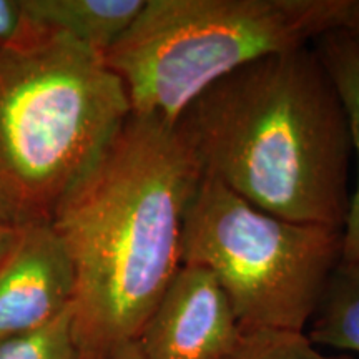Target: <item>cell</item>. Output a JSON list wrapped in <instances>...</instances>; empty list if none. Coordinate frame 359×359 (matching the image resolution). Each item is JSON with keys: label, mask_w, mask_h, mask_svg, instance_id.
Wrapping results in <instances>:
<instances>
[{"label": "cell", "mask_w": 359, "mask_h": 359, "mask_svg": "<svg viewBox=\"0 0 359 359\" xmlns=\"http://www.w3.org/2000/svg\"><path fill=\"white\" fill-rule=\"evenodd\" d=\"M336 30H343L354 42L359 43V0H344L339 25Z\"/></svg>", "instance_id": "cell-16"}, {"label": "cell", "mask_w": 359, "mask_h": 359, "mask_svg": "<svg viewBox=\"0 0 359 359\" xmlns=\"http://www.w3.org/2000/svg\"><path fill=\"white\" fill-rule=\"evenodd\" d=\"M175 127L201 172L264 212L343 231L353 143L339 93L311 45L215 82Z\"/></svg>", "instance_id": "cell-2"}, {"label": "cell", "mask_w": 359, "mask_h": 359, "mask_svg": "<svg viewBox=\"0 0 359 359\" xmlns=\"http://www.w3.org/2000/svg\"><path fill=\"white\" fill-rule=\"evenodd\" d=\"M341 257V230L276 217L206 175L188 206L182 264L217 278L243 331L304 333Z\"/></svg>", "instance_id": "cell-5"}, {"label": "cell", "mask_w": 359, "mask_h": 359, "mask_svg": "<svg viewBox=\"0 0 359 359\" xmlns=\"http://www.w3.org/2000/svg\"><path fill=\"white\" fill-rule=\"evenodd\" d=\"M344 0H145L103 55L133 115L175 125L200 93L258 58L311 45Z\"/></svg>", "instance_id": "cell-4"}, {"label": "cell", "mask_w": 359, "mask_h": 359, "mask_svg": "<svg viewBox=\"0 0 359 359\" xmlns=\"http://www.w3.org/2000/svg\"><path fill=\"white\" fill-rule=\"evenodd\" d=\"M72 308L30 333L0 341V359H79Z\"/></svg>", "instance_id": "cell-12"}, {"label": "cell", "mask_w": 359, "mask_h": 359, "mask_svg": "<svg viewBox=\"0 0 359 359\" xmlns=\"http://www.w3.org/2000/svg\"><path fill=\"white\" fill-rule=\"evenodd\" d=\"M39 32L27 19L22 0H0V50L24 43Z\"/></svg>", "instance_id": "cell-13"}, {"label": "cell", "mask_w": 359, "mask_h": 359, "mask_svg": "<svg viewBox=\"0 0 359 359\" xmlns=\"http://www.w3.org/2000/svg\"><path fill=\"white\" fill-rule=\"evenodd\" d=\"M40 30L65 35L105 55L142 12L145 0H22Z\"/></svg>", "instance_id": "cell-8"}, {"label": "cell", "mask_w": 359, "mask_h": 359, "mask_svg": "<svg viewBox=\"0 0 359 359\" xmlns=\"http://www.w3.org/2000/svg\"><path fill=\"white\" fill-rule=\"evenodd\" d=\"M224 359H356L351 354H327L306 333L280 330H248Z\"/></svg>", "instance_id": "cell-11"}, {"label": "cell", "mask_w": 359, "mask_h": 359, "mask_svg": "<svg viewBox=\"0 0 359 359\" xmlns=\"http://www.w3.org/2000/svg\"><path fill=\"white\" fill-rule=\"evenodd\" d=\"M75 271L52 222L22 224L0 264V341L40 330L72 308Z\"/></svg>", "instance_id": "cell-7"}, {"label": "cell", "mask_w": 359, "mask_h": 359, "mask_svg": "<svg viewBox=\"0 0 359 359\" xmlns=\"http://www.w3.org/2000/svg\"><path fill=\"white\" fill-rule=\"evenodd\" d=\"M130 115L103 57L65 35L40 30L0 50V208L50 222Z\"/></svg>", "instance_id": "cell-3"}, {"label": "cell", "mask_w": 359, "mask_h": 359, "mask_svg": "<svg viewBox=\"0 0 359 359\" xmlns=\"http://www.w3.org/2000/svg\"><path fill=\"white\" fill-rule=\"evenodd\" d=\"M201 178L175 125L132 114L58 203L50 222L74 264L80 353L138 338L182 266L185 217Z\"/></svg>", "instance_id": "cell-1"}, {"label": "cell", "mask_w": 359, "mask_h": 359, "mask_svg": "<svg viewBox=\"0 0 359 359\" xmlns=\"http://www.w3.org/2000/svg\"><path fill=\"white\" fill-rule=\"evenodd\" d=\"M79 359H145L137 339L125 341L114 346L97 349V351L80 353Z\"/></svg>", "instance_id": "cell-14"}, {"label": "cell", "mask_w": 359, "mask_h": 359, "mask_svg": "<svg viewBox=\"0 0 359 359\" xmlns=\"http://www.w3.org/2000/svg\"><path fill=\"white\" fill-rule=\"evenodd\" d=\"M311 47L338 90L346 111L353 154L358 158V180L343 226L341 257V262H356L359 259V43L343 30H330L314 40Z\"/></svg>", "instance_id": "cell-9"}, {"label": "cell", "mask_w": 359, "mask_h": 359, "mask_svg": "<svg viewBox=\"0 0 359 359\" xmlns=\"http://www.w3.org/2000/svg\"><path fill=\"white\" fill-rule=\"evenodd\" d=\"M20 230L22 224L17 223L15 219H12L2 208H0V264L4 263L7 255L11 253L17 238L20 235Z\"/></svg>", "instance_id": "cell-15"}, {"label": "cell", "mask_w": 359, "mask_h": 359, "mask_svg": "<svg viewBox=\"0 0 359 359\" xmlns=\"http://www.w3.org/2000/svg\"><path fill=\"white\" fill-rule=\"evenodd\" d=\"M304 333L320 348L359 353V259L339 262Z\"/></svg>", "instance_id": "cell-10"}, {"label": "cell", "mask_w": 359, "mask_h": 359, "mask_svg": "<svg viewBox=\"0 0 359 359\" xmlns=\"http://www.w3.org/2000/svg\"><path fill=\"white\" fill-rule=\"evenodd\" d=\"M241 333L217 278L201 266L182 264L137 343L145 359H224Z\"/></svg>", "instance_id": "cell-6"}]
</instances>
